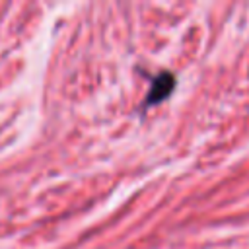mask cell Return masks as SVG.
<instances>
[{"instance_id":"cell-1","label":"cell","mask_w":249,"mask_h":249,"mask_svg":"<svg viewBox=\"0 0 249 249\" xmlns=\"http://www.w3.org/2000/svg\"><path fill=\"white\" fill-rule=\"evenodd\" d=\"M173 86H175V78H173V74H169V72H161V74H158V76L152 80V88H150V91H148V95H146L144 107H146V105H154V103L163 101V99L171 93Z\"/></svg>"}]
</instances>
